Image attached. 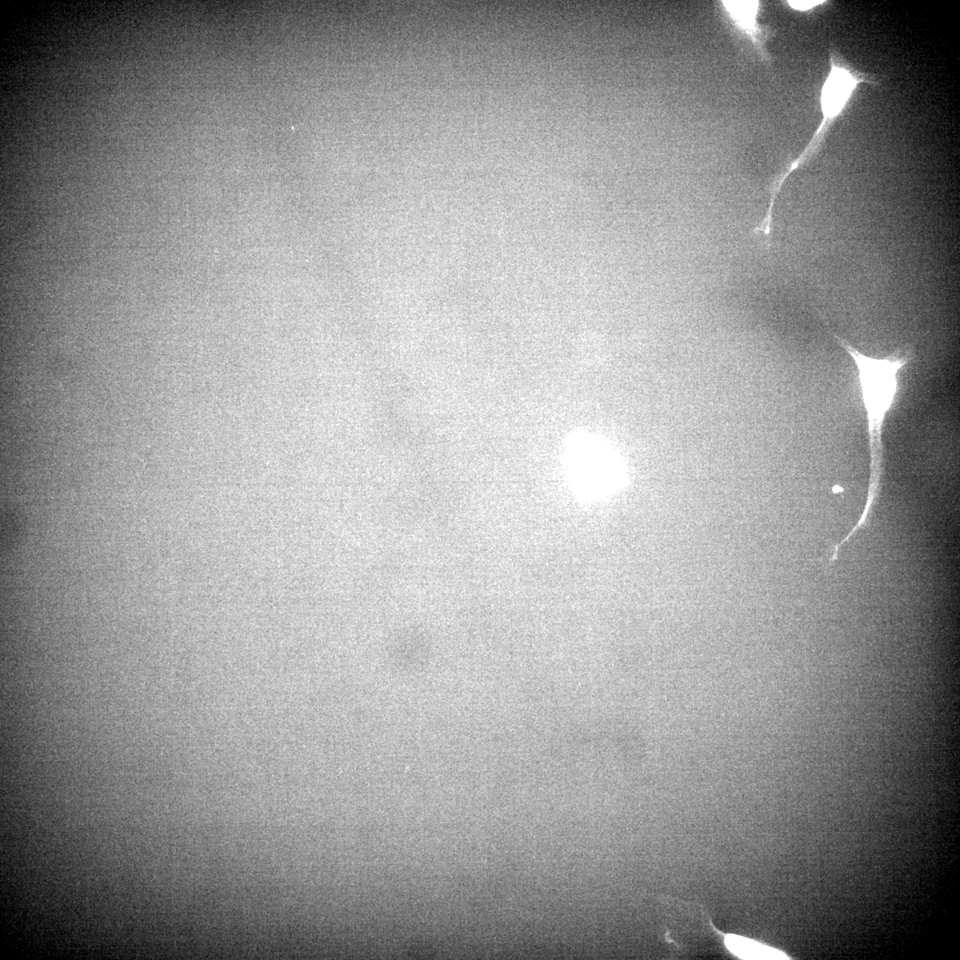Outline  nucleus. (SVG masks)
I'll return each mask as SVG.
<instances>
[{"instance_id": "nucleus-1", "label": "nucleus", "mask_w": 960, "mask_h": 960, "mask_svg": "<svg viewBox=\"0 0 960 960\" xmlns=\"http://www.w3.org/2000/svg\"><path fill=\"white\" fill-rule=\"evenodd\" d=\"M837 343L849 354L858 371L861 399L866 411L870 455V476L864 523L880 491L883 475V426L898 393V374L912 359L909 348H897L883 358L868 356L845 340L835 335Z\"/></svg>"}, {"instance_id": "nucleus-2", "label": "nucleus", "mask_w": 960, "mask_h": 960, "mask_svg": "<svg viewBox=\"0 0 960 960\" xmlns=\"http://www.w3.org/2000/svg\"><path fill=\"white\" fill-rule=\"evenodd\" d=\"M829 71L822 84L820 104L822 120L802 154L794 161L800 167L812 158L822 146L824 137L836 118L843 113L860 84L878 86L881 79L875 74L853 67L831 45L828 51Z\"/></svg>"}, {"instance_id": "nucleus-3", "label": "nucleus", "mask_w": 960, "mask_h": 960, "mask_svg": "<svg viewBox=\"0 0 960 960\" xmlns=\"http://www.w3.org/2000/svg\"><path fill=\"white\" fill-rule=\"evenodd\" d=\"M723 3L735 22L750 36L761 57L769 61L771 58L765 49V41L771 34V28L766 29L757 23L759 2L724 1Z\"/></svg>"}, {"instance_id": "nucleus-4", "label": "nucleus", "mask_w": 960, "mask_h": 960, "mask_svg": "<svg viewBox=\"0 0 960 960\" xmlns=\"http://www.w3.org/2000/svg\"><path fill=\"white\" fill-rule=\"evenodd\" d=\"M724 944L729 951L742 959L787 958L786 956L779 950L736 934L725 935Z\"/></svg>"}, {"instance_id": "nucleus-5", "label": "nucleus", "mask_w": 960, "mask_h": 960, "mask_svg": "<svg viewBox=\"0 0 960 960\" xmlns=\"http://www.w3.org/2000/svg\"><path fill=\"white\" fill-rule=\"evenodd\" d=\"M788 4L796 11L804 12L820 5L825 1H788Z\"/></svg>"}]
</instances>
